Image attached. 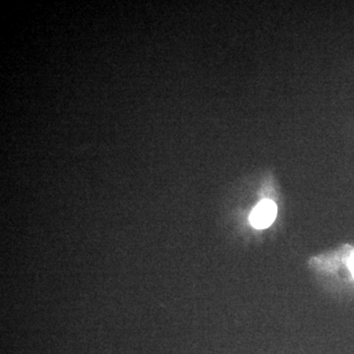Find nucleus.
Returning a JSON list of instances; mask_svg holds the SVG:
<instances>
[{"mask_svg":"<svg viewBox=\"0 0 354 354\" xmlns=\"http://www.w3.org/2000/svg\"><path fill=\"white\" fill-rule=\"evenodd\" d=\"M277 213H278V209L274 202L263 200L251 213V225L260 230L270 227L276 220Z\"/></svg>","mask_w":354,"mask_h":354,"instance_id":"f257e3e1","label":"nucleus"},{"mask_svg":"<svg viewBox=\"0 0 354 354\" xmlns=\"http://www.w3.org/2000/svg\"><path fill=\"white\" fill-rule=\"evenodd\" d=\"M348 267L354 278V253L353 254V255H351V257L349 258Z\"/></svg>","mask_w":354,"mask_h":354,"instance_id":"f03ea898","label":"nucleus"}]
</instances>
